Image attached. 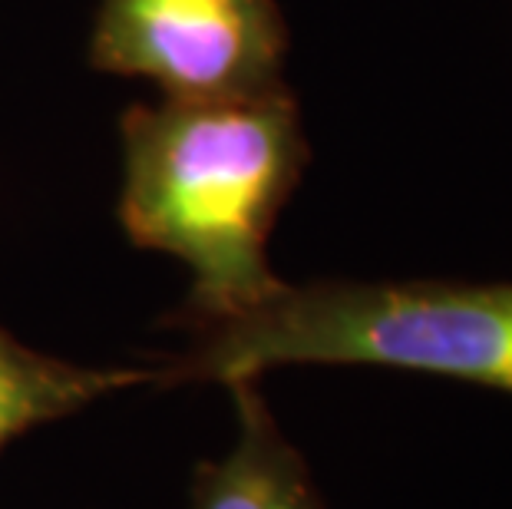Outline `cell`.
Wrapping results in <instances>:
<instances>
[{
	"instance_id": "1",
	"label": "cell",
	"mask_w": 512,
	"mask_h": 509,
	"mask_svg": "<svg viewBox=\"0 0 512 509\" xmlns=\"http://www.w3.org/2000/svg\"><path fill=\"white\" fill-rule=\"evenodd\" d=\"M119 129L129 242L192 268L189 298L166 324L202 328L275 295L285 281L268 265V235L308 162L294 96L162 100L126 110Z\"/></svg>"
},
{
	"instance_id": "2",
	"label": "cell",
	"mask_w": 512,
	"mask_h": 509,
	"mask_svg": "<svg viewBox=\"0 0 512 509\" xmlns=\"http://www.w3.org/2000/svg\"><path fill=\"white\" fill-rule=\"evenodd\" d=\"M159 384L245 381L291 364H367L512 394V281L281 285L238 318L189 328Z\"/></svg>"
},
{
	"instance_id": "3",
	"label": "cell",
	"mask_w": 512,
	"mask_h": 509,
	"mask_svg": "<svg viewBox=\"0 0 512 509\" xmlns=\"http://www.w3.org/2000/svg\"><path fill=\"white\" fill-rule=\"evenodd\" d=\"M288 27L275 0H103L90 63L156 83L166 100H255L285 86Z\"/></svg>"
},
{
	"instance_id": "4",
	"label": "cell",
	"mask_w": 512,
	"mask_h": 509,
	"mask_svg": "<svg viewBox=\"0 0 512 509\" xmlns=\"http://www.w3.org/2000/svg\"><path fill=\"white\" fill-rule=\"evenodd\" d=\"M238 437L222 460L195 467L189 509H328L308 463L281 433L258 377L232 381Z\"/></svg>"
},
{
	"instance_id": "5",
	"label": "cell",
	"mask_w": 512,
	"mask_h": 509,
	"mask_svg": "<svg viewBox=\"0 0 512 509\" xmlns=\"http://www.w3.org/2000/svg\"><path fill=\"white\" fill-rule=\"evenodd\" d=\"M159 384L156 367H80L40 354L0 328V453L24 433L63 420L93 400Z\"/></svg>"
}]
</instances>
